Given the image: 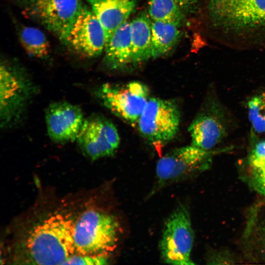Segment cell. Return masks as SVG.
I'll list each match as a JSON object with an SVG mask.
<instances>
[{
    "label": "cell",
    "mask_w": 265,
    "mask_h": 265,
    "mask_svg": "<svg viewBox=\"0 0 265 265\" xmlns=\"http://www.w3.org/2000/svg\"><path fill=\"white\" fill-rule=\"evenodd\" d=\"M73 226L53 217L35 227L23 242L16 261L21 264L62 265L74 252Z\"/></svg>",
    "instance_id": "obj_1"
},
{
    "label": "cell",
    "mask_w": 265,
    "mask_h": 265,
    "mask_svg": "<svg viewBox=\"0 0 265 265\" xmlns=\"http://www.w3.org/2000/svg\"><path fill=\"white\" fill-rule=\"evenodd\" d=\"M120 231V224L113 215L96 209L87 210L73 226L74 252L106 257L116 247Z\"/></svg>",
    "instance_id": "obj_2"
},
{
    "label": "cell",
    "mask_w": 265,
    "mask_h": 265,
    "mask_svg": "<svg viewBox=\"0 0 265 265\" xmlns=\"http://www.w3.org/2000/svg\"><path fill=\"white\" fill-rule=\"evenodd\" d=\"M208 11L213 26L223 31L265 30V0H210Z\"/></svg>",
    "instance_id": "obj_3"
},
{
    "label": "cell",
    "mask_w": 265,
    "mask_h": 265,
    "mask_svg": "<svg viewBox=\"0 0 265 265\" xmlns=\"http://www.w3.org/2000/svg\"><path fill=\"white\" fill-rule=\"evenodd\" d=\"M211 151L199 148L191 144L174 149L158 161L157 181L150 195L170 185L184 181L205 170L211 160Z\"/></svg>",
    "instance_id": "obj_4"
},
{
    "label": "cell",
    "mask_w": 265,
    "mask_h": 265,
    "mask_svg": "<svg viewBox=\"0 0 265 265\" xmlns=\"http://www.w3.org/2000/svg\"><path fill=\"white\" fill-rule=\"evenodd\" d=\"M102 104L112 113L132 126L150 99L148 87L139 81L123 84L106 83L95 91Z\"/></svg>",
    "instance_id": "obj_5"
},
{
    "label": "cell",
    "mask_w": 265,
    "mask_h": 265,
    "mask_svg": "<svg viewBox=\"0 0 265 265\" xmlns=\"http://www.w3.org/2000/svg\"><path fill=\"white\" fill-rule=\"evenodd\" d=\"M180 112L173 100L150 98L137 123L139 132L150 144L161 146L178 133Z\"/></svg>",
    "instance_id": "obj_6"
},
{
    "label": "cell",
    "mask_w": 265,
    "mask_h": 265,
    "mask_svg": "<svg viewBox=\"0 0 265 265\" xmlns=\"http://www.w3.org/2000/svg\"><path fill=\"white\" fill-rule=\"evenodd\" d=\"M193 240L189 212L181 205L165 222L160 244L163 261L176 265H193L190 258Z\"/></svg>",
    "instance_id": "obj_7"
},
{
    "label": "cell",
    "mask_w": 265,
    "mask_h": 265,
    "mask_svg": "<svg viewBox=\"0 0 265 265\" xmlns=\"http://www.w3.org/2000/svg\"><path fill=\"white\" fill-rule=\"evenodd\" d=\"M25 12L65 40L83 6L80 0H21Z\"/></svg>",
    "instance_id": "obj_8"
},
{
    "label": "cell",
    "mask_w": 265,
    "mask_h": 265,
    "mask_svg": "<svg viewBox=\"0 0 265 265\" xmlns=\"http://www.w3.org/2000/svg\"><path fill=\"white\" fill-rule=\"evenodd\" d=\"M0 120L7 128L20 117L33 93L32 84L24 75L3 62L0 69Z\"/></svg>",
    "instance_id": "obj_9"
},
{
    "label": "cell",
    "mask_w": 265,
    "mask_h": 265,
    "mask_svg": "<svg viewBox=\"0 0 265 265\" xmlns=\"http://www.w3.org/2000/svg\"><path fill=\"white\" fill-rule=\"evenodd\" d=\"M84 155L92 160L114 155L120 144V136L113 123L100 115L85 119L76 139Z\"/></svg>",
    "instance_id": "obj_10"
},
{
    "label": "cell",
    "mask_w": 265,
    "mask_h": 265,
    "mask_svg": "<svg viewBox=\"0 0 265 265\" xmlns=\"http://www.w3.org/2000/svg\"><path fill=\"white\" fill-rule=\"evenodd\" d=\"M65 42L83 56L101 54L106 44L104 29L91 10L83 7Z\"/></svg>",
    "instance_id": "obj_11"
},
{
    "label": "cell",
    "mask_w": 265,
    "mask_h": 265,
    "mask_svg": "<svg viewBox=\"0 0 265 265\" xmlns=\"http://www.w3.org/2000/svg\"><path fill=\"white\" fill-rule=\"evenodd\" d=\"M84 120L81 109L67 102L52 103L45 112L48 135L56 143L76 140Z\"/></svg>",
    "instance_id": "obj_12"
},
{
    "label": "cell",
    "mask_w": 265,
    "mask_h": 265,
    "mask_svg": "<svg viewBox=\"0 0 265 265\" xmlns=\"http://www.w3.org/2000/svg\"><path fill=\"white\" fill-rule=\"evenodd\" d=\"M105 31L106 44L134 9L136 0H87Z\"/></svg>",
    "instance_id": "obj_13"
},
{
    "label": "cell",
    "mask_w": 265,
    "mask_h": 265,
    "mask_svg": "<svg viewBox=\"0 0 265 265\" xmlns=\"http://www.w3.org/2000/svg\"><path fill=\"white\" fill-rule=\"evenodd\" d=\"M188 132L191 144L206 151H211L226 135L221 120L210 112L198 115L189 125Z\"/></svg>",
    "instance_id": "obj_14"
},
{
    "label": "cell",
    "mask_w": 265,
    "mask_h": 265,
    "mask_svg": "<svg viewBox=\"0 0 265 265\" xmlns=\"http://www.w3.org/2000/svg\"><path fill=\"white\" fill-rule=\"evenodd\" d=\"M104 62L110 69H118L132 64L130 22L126 21L106 43Z\"/></svg>",
    "instance_id": "obj_15"
},
{
    "label": "cell",
    "mask_w": 265,
    "mask_h": 265,
    "mask_svg": "<svg viewBox=\"0 0 265 265\" xmlns=\"http://www.w3.org/2000/svg\"><path fill=\"white\" fill-rule=\"evenodd\" d=\"M151 24L144 13H140L130 22L132 64L141 63L152 58Z\"/></svg>",
    "instance_id": "obj_16"
},
{
    "label": "cell",
    "mask_w": 265,
    "mask_h": 265,
    "mask_svg": "<svg viewBox=\"0 0 265 265\" xmlns=\"http://www.w3.org/2000/svg\"><path fill=\"white\" fill-rule=\"evenodd\" d=\"M179 28L171 24L158 21L152 22V58L161 57L172 50L181 37Z\"/></svg>",
    "instance_id": "obj_17"
},
{
    "label": "cell",
    "mask_w": 265,
    "mask_h": 265,
    "mask_svg": "<svg viewBox=\"0 0 265 265\" xmlns=\"http://www.w3.org/2000/svg\"><path fill=\"white\" fill-rule=\"evenodd\" d=\"M19 37L24 49L29 55L38 58H45L49 55L50 43L39 28L24 26L20 31Z\"/></svg>",
    "instance_id": "obj_18"
},
{
    "label": "cell",
    "mask_w": 265,
    "mask_h": 265,
    "mask_svg": "<svg viewBox=\"0 0 265 265\" xmlns=\"http://www.w3.org/2000/svg\"><path fill=\"white\" fill-rule=\"evenodd\" d=\"M149 13L154 21L174 25L178 27L184 20L183 10L174 0H149Z\"/></svg>",
    "instance_id": "obj_19"
},
{
    "label": "cell",
    "mask_w": 265,
    "mask_h": 265,
    "mask_svg": "<svg viewBox=\"0 0 265 265\" xmlns=\"http://www.w3.org/2000/svg\"><path fill=\"white\" fill-rule=\"evenodd\" d=\"M248 118L254 131L265 133V92L256 95L248 101Z\"/></svg>",
    "instance_id": "obj_20"
},
{
    "label": "cell",
    "mask_w": 265,
    "mask_h": 265,
    "mask_svg": "<svg viewBox=\"0 0 265 265\" xmlns=\"http://www.w3.org/2000/svg\"><path fill=\"white\" fill-rule=\"evenodd\" d=\"M107 264L106 256L75 255L69 257L62 265H105Z\"/></svg>",
    "instance_id": "obj_21"
},
{
    "label": "cell",
    "mask_w": 265,
    "mask_h": 265,
    "mask_svg": "<svg viewBox=\"0 0 265 265\" xmlns=\"http://www.w3.org/2000/svg\"><path fill=\"white\" fill-rule=\"evenodd\" d=\"M250 168L257 167L265 164V140L257 143L249 157Z\"/></svg>",
    "instance_id": "obj_22"
},
{
    "label": "cell",
    "mask_w": 265,
    "mask_h": 265,
    "mask_svg": "<svg viewBox=\"0 0 265 265\" xmlns=\"http://www.w3.org/2000/svg\"><path fill=\"white\" fill-rule=\"evenodd\" d=\"M251 181L256 190L265 195V164L250 168Z\"/></svg>",
    "instance_id": "obj_23"
},
{
    "label": "cell",
    "mask_w": 265,
    "mask_h": 265,
    "mask_svg": "<svg viewBox=\"0 0 265 265\" xmlns=\"http://www.w3.org/2000/svg\"><path fill=\"white\" fill-rule=\"evenodd\" d=\"M183 10H191L200 0H174Z\"/></svg>",
    "instance_id": "obj_24"
},
{
    "label": "cell",
    "mask_w": 265,
    "mask_h": 265,
    "mask_svg": "<svg viewBox=\"0 0 265 265\" xmlns=\"http://www.w3.org/2000/svg\"><path fill=\"white\" fill-rule=\"evenodd\" d=\"M263 242H264V245L265 246V223L263 226Z\"/></svg>",
    "instance_id": "obj_25"
}]
</instances>
